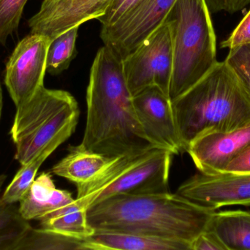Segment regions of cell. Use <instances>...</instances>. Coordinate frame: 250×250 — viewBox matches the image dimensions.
<instances>
[{
  "instance_id": "ffe728a7",
  "label": "cell",
  "mask_w": 250,
  "mask_h": 250,
  "mask_svg": "<svg viewBox=\"0 0 250 250\" xmlns=\"http://www.w3.org/2000/svg\"><path fill=\"white\" fill-rule=\"evenodd\" d=\"M67 137H60L50 143L41 154L32 159L29 162L21 165L14 179L1 195V199L8 204L19 202L35 181V176L42 163L58 148L67 140Z\"/></svg>"
},
{
  "instance_id": "e0dca14e",
  "label": "cell",
  "mask_w": 250,
  "mask_h": 250,
  "mask_svg": "<svg viewBox=\"0 0 250 250\" xmlns=\"http://www.w3.org/2000/svg\"><path fill=\"white\" fill-rule=\"evenodd\" d=\"M210 228L227 250H250V211H216Z\"/></svg>"
},
{
  "instance_id": "484cf974",
  "label": "cell",
  "mask_w": 250,
  "mask_h": 250,
  "mask_svg": "<svg viewBox=\"0 0 250 250\" xmlns=\"http://www.w3.org/2000/svg\"><path fill=\"white\" fill-rule=\"evenodd\" d=\"M250 44V10L229 38L222 42L221 47L229 49Z\"/></svg>"
},
{
  "instance_id": "4dcf8cb0",
  "label": "cell",
  "mask_w": 250,
  "mask_h": 250,
  "mask_svg": "<svg viewBox=\"0 0 250 250\" xmlns=\"http://www.w3.org/2000/svg\"><path fill=\"white\" fill-rule=\"evenodd\" d=\"M3 107L2 90H1V84H0V118H1V112Z\"/></svg>"
},
{
  "instance_id": "7402d4cb",
  "label": "cell",
  "mask_w": 250,
  "mask_h": 250,
  "mask_svg": "<svg viewBox=\"0 0 250 250\" xmlns=\"http://www.w3.org/2000/svg\"><path fill=\"white\" fill-rule=\"evenodd\" d=\"M80 26H76L52 40L48 48L46 72L58 75L67 70L77 55L76 44Z\"/></svg>"
},
{
  "instance_id": "9c48e42d",
  "label": "cell",
  "mask_w": 250,
  "mask_h": 250,
  "mask_svg": "<svg viewBox=\"0 0 250 250\" xmlns=\"http://www.w3.org/2000/svg\"><path fill=\"white\" fill-rule=\"evenodd\" d=\"M176 1L143 0L114 24L101 27L104 45L123 59L165 22Z\"/></svg>"
},
{
  "instance_id": "4316f807",
  "label": "cell",
  "mask_w": 250,
  "mask_h": 250,
  "mask_svg": "<svg viewBox=\"0 0 250 250\" xmlns=\"http://www.w3.org/2000/svg\"><path fill=\"white\" fill-rule=\"evenodd\" d=\"M190 250H227V248L217 233L209 227L192 242Z\"/></svg>"
},
{
  "instance_id": "5b68a950",
  "label": "cell",
  "mask_w": 250,
  "mask_h": 250,
  "mask_svg": "<svg viewBox=\"0 0 250 250\" xmlns=\"http://www.w3.org/2000/svg\"><path fill=\"white\" fill-rule=\"evenodd\" d=\"M79 114V104L70 92L42 87L30 99L16 107L10 130L15 159L24 165L55 139H69L76 130Z\"/></svg>"
},
{
  "instance_id": "7a4b0ae2",
  "label": "cell",
  "mask_w": 250,
  "mask_h": 250,
  "mask_svg": "<svg viewBox=\"0 0 250 250\" xmlns=\"http://www.w3.org/2000/svg\"><path fill=\"white\" fill-rule=\"evenodd\" d=\"M217 210L170 192L118 195L86 211L94 230L125 232L188 244L209 228Z\"/></svg>"
},
{
  "instance_id": "6da1fadb",
  "label": "cell",
  "mask_w": 250,
  "mask_h": 250,
  "mask_svg": "<svg viewBox=\"0 0 250 250\" xmlns=\"http://www.w3.org/2000/svg\"><path fill=\"white\" fill-rule=\"evenodd\" d=\"M86 106L82 148L109 158L157 148L137 117L122 59L105 45L98 50L91 67Z\"/></svg>"
},
{
  "instance_id": "f546056e",
  "label": "cell",
  "mask_w": 250,
  "mask_h": 250,
  "mask_svg": "<svg viewBox=\"0 0 250 250\" xmlns=\"http://www.w3.org/2000/svg\"><path fill=\"white\" fill-rule=\"evenodd\" d=\"M211 13L226 10V0H206Z\"/></svg>"
},
{
  "instance_id": "52a82bcc",
  "label": "cell",
  "mask_w": 250,
  "mask_h": 250,
  "mask_svg": "<svg viewBox=\"0 0 250 250\" xmlns=\"http://www.w3.org/2000/svg\"><path fill=\"white\" fill-rule=\"evenodd\" d=\"M122 61L132 95L148 87L157 86L170 97L173 48L166 20Z\"/></svg>"
},
{
  "instance_id": "d6986e66",
  "label": "cell",
  "mask_w": 250,
  "mask_h": 250,
  "mask_svg": "<svg viewBox=\"0 0 250 250\" xmlns=\"http://www.w3.org/2000/svg\"><path fill=\"white\" fill-rule=\"evenodd\" d=\"M16 250H89L86 239L67 236L54 230L31 227Z\"/></svg>"
},
{
  "instance_id": "9a60e30c",
  "label": "cell",
  "mask_w": 250,
  "mask_h": 250,
  "mask_svg": "<svg viewBox=\"0 0 250 250\" xmlns=\"http://www.w3.org/2000/svg\"><path fill=\"white\" fill-rule=\"evenodd\" d=\"M113 158L88 151L80 145L70 146L67 155L53 166L51 173L76 185L84 186L93 181L112 161Z\"/></svg>"
},
{
  "instance_id": "603a6c76",
  "label": "cell",
  "mask_w": 250,
  "mask_h": 250,
  "mask_svg": "<svg viewBox=\"0 0 250 250\" xmlns=\"http://www.w3.org/2000/svg\"><path fill=\"white\" fill-rule=\"evenodd\" d=\"M27 0H0V44L4 45L7 38L19 26Z\"/></svg>"
},
{
  "instance_id": "4fadbf2b",
  "label": "cell",
  "mask_w": 250,
  "mask_h": 250,
  "mask_svg": "<svg viewBox=\"0 0 250 250\" xmlns=\"http://www.w3.org/2000/svg\"><path fill=\"white\" fill-rule=\"evenodd\" d=\"M250 145V123L229 132L199 135L189 143L187 153L202 174H220Z\"/></svg>"
},
{
  "instance_id": "83f0119b",
  "label": "cell",
  "mask_w": 250,
  "mask_h": 250,
  "mask_svg": "<svg viewBox=\"0 0 250 250\" xmlns=\"http://www.w3.org/2000/svg\"><path fill=\"white\" fill-rule=\"evenodd\" d=\"M223 173L233 174L250 173V145L227 166Z\"/></svg>"
},
{
  "instance_id": "2e32d148",
  "label": "cell",
  "mask_w": 250,
  "mask_h": 250,
  "mask_svg": "<svg viewBox=\"0 0 250 250\" xmlns=\"http://www.w3.org/2000/svg\"><path fill=\"white\" fill-rule=\"evenodd\" d=\"M86 240L89 250H190L183 242L125 232L95 230Z\"/></svg>"
},
{
  "instance_id": "8fae6325",
  "label": "cell",
  "mask_w": 250,
  "mask_h": 250,
  "mask_svg": "<svg viewBox=\"0 0 250 250\" xmlns=\"http://www.w3.org/2000/svg\"><path fill=\"white\" fill-rule=\"evenodd\" d=\"M114 0H43L39 11L29 22L31 33L52 41L85 22L104 16Z\"/></svg>"
},
{
  "instance_id": "30bf717a",
  "label": "cell",
  "mask_w": 250,
  "mask_h": 250,
  "mask_svg": "<svg viewBox=\"0 0 250 250\" xmlns=\"http://www.w3.org/2000/svg\"><path fill=\"white\" fill-rule=\"evenodd\" d=\"M132 103L143 130L154 146L173 155L184 152L168 95L158 87L150 86L132 95Z\"/></svg>"
},
{
  "instance_id": "cb8c5ba5",
  "label": "cell",
  "mask_w": 250,
  "mask_h": 250,
  "mask_svg": "<svg viewBox=\"0 0 250 250\" xmlns=\"http://www.w3.org/2000/svg\"><path fill=\"white\" fill-rule=\"evenodd\" d=\"M225 62L250 95V44L230 49Z\"/></svg>"
},
{
  "instance_id": "277c9868",
  "label": "cell",
  "mask_w": 250,
  "mask_h": 250,
  "mask_svg": "<svg viewBox=\"0 0 250 250\" xmlns=\"http://www.w3.org/2000/svg\"><path fill=\"white\" fill-rule=\"evenodd\" d=\"M171 35L170 100L183 93L217 63V38L206 0H176L166 18Z\"/></svg>"
},
{
  "instance_id": "8992f818",
  "label": "cell",
  "mask_w": 250,
  "mask_h": 250,
  "mask_svg": "<svg viewBox=\"0 0 250 250\" xmlns=\"http://www.w3.org/2000/svg\"><path fill=\"white\" fill-rule=\"evenodd\" d=\"M173 154L163 148L114 157L93 181L77 187L76 203L88 209L92 204L118 195L170 192L168 179Z\"/></svg>"
},
{
  "instance_id": "5bb4252c",
  "label": "cell",
  "mask_w": 250,
  "mask_h": 250,
  "mask_svg": "<svg viewBox=\"0 0 250 250\" xmlns=\"http://www.w3.org/2000/svg\"><path fill=\"white\" fill-rule=\"evenodd\" d=\"M75 200L68 191L56 187L50 173H42L19 201V209L28 221H40L48 214L70 205Z\"/></svg>"
},
{
  "instance_id": "3957f363",
  "label": "cell",
  "mask_w": 250,
  "mask_h": 250,
  "mask_svg": "<svg viewBox=\"0 0 250 250\" xmlns=\"http://www.w3.org/2000/svg\"><path fill=\"white\" fill-rule=\"evenodd\" d=\"M171 102L184 152L199 135L250 123V95L225 61Z\"/></svg>"
},
{
  "instance_id": "ba28073f",
  "label": "cell",
  "mask_w": 250,
  "mask_h": 250,
  "mask_svg": "<svg viewBox=\"0 0 250 250\" xmlns=\"http://www.w3.org/2000/svg\"><path fill=\"white\" fill-rule=\"evenodd\" d=\"M50 43L44 35L31 33L13 50L6 65L4 84L16 107L30 99L44 86Z\"/></svg>"
},
{
  "instance_id": "f1b7e54d",
  "label": "cell",
  "mask_w": 250,
  "mask_h": 250,
  "mask_svg": "<svg viewBox=\"0 0 250 250\" xmlns=\"http://www.w3.org/2000/svg\"><path fill=\"white\" fill-rule=\"evenodd\" d=\"M250 4V0H226V10L230 13L243 10Z\"/></svg>"
},
{
  "instance_id": "d4e9b609",
  "label": "cell",
  "mask_w": 250,
  "mask_h": 250,
  "mask_svg": "<svg viewBox=\"0 0 250 250\" xmlns=\"http://www.w3.org/2000/svg\"><path fill=\"white\" fill-rule=\"evenodd\" d=\"M143 0H114L105 14L98 19L102 27L111 26L135 8Z\"/></svg>"
},
{
  "instance_id": "44dd1931",
  "label": "cell",
  "mask_w": 250,
  "mask_h": 250,
  "mask_svg": "<svg viewBox=\"0 0 250 250\" xmlns=\"http://www.w3.org/2000/svg\"><path fill=\"white\" fill-rule=\"evenodd\" d=\"M31 227L15 204L0 198V250H16Z\"/></svg>"
},
{
  "instance_id": "1f68e13d",
  "label": "cell",
  "mask_w": 250,
  "mask_h": 250,
  "mask_svg": "<svg viewBox=\"0 0 250 250\" xmlns=\"http://www.w3.org/2000/svg\"><path fill=\"white\" fill-rule=\"evenodd\" d=\"M6 179H7V176L5 175H0V192H1V188H2Z\"/></svg>"
},
{
  "instance_id": "ac0fdd59",
  "label": "cell",
  "mask_w": 250,
  "mask_h": 250,
  "mask_svg": "<svg viewBox=\"0 0 250 250\" xmlns=\"http://www.w3.org/2000/svg\"><path fill=\"white\" fill-rule=\"evenodd\" d=\"M87 209L74 202L44 217L40 220L42 228L54 230L67 236L86 239L95 230L89 226Z\"/></svg>"
},
{
  "instance_id": "7c38bea8",
  "label": "cell",
  "mask_w": 250,
  "mask_h": 250,
  "mask_svg": "<svg viewBox=\"0 0 250 250\" xmlns=\"http://www.w3.org/2000/svg\"><path fill=\"white\" fill-rule=\"evenodd\" d=\"M176 193L216 210L230 205L250 206V173H200L185 181Z\"/></svg>"
}]
</instances>
